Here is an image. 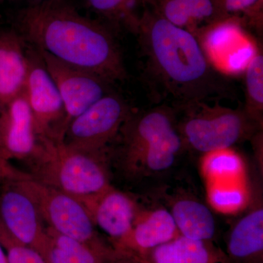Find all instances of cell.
I'll use <instances>...</instances> for the list:
<instances>
[{
	"instance_id": "6da1fadb",
	"label": "cell",
	"mask_w": 263,
	"mask_h": 263,
	"mask_svg": "<svg viewBox=\"0 0 263 263\" xmlns=\"http://www.w3.org/2000/svg\"><path fill=\"white\" fill-rule=\"evenodd\" d=\"M16 24L21 35L39 51L110 84L127 78L120 48L111 32L63 0L29 5L19 12Z\"/></svg>"
},
{
	"instance_id": "7a4b0ae2",
	"label": "cell",
	"mask_w": 263,
	"mask_h": 263,
	"mask_svg": "<svg viewBox=\"0 0 263 263\" xmlns=\"http://www.w3.org/2000/svg\"><path fill=\"white\" fill-rule=\"evenodd\" d=\"M138 34L148 68L164 89L184 105L224 95L228 88L193 32L175 26L155 10L138 17Z\"/></svg>"
},
{
	"instance_id": "3957f363",
	"label": "cell",
	"mask_w": 263,
	"mask_h": 263,
	"mask_svg": "<svg viewBox=\"0 0 263 263\" xmlns=\"http://www.w3.org/2000/svg\"><path fill=\"white\" fill-rule=\"evenodd\" d=\"M31 179L57 189L83 202L111 187L106 155L69 147L62 139L41 137L39 152L28 162Z\"/></svg>"
},
{
	"instance_id": "277c9868",
	"label": "cell",
	"mask_w": 263,
	"mask_h": 263,
	"mask_svg": "<svg viewBox=\"0 0 263 263\" xmlns=\"http://www.w3.org/2000/svg\"><path fill=\"white\" fill-rule=\"evenodd\" d=\"M181 124L179 133L183 142L197 152L212 153L228 149L248 138L258 125L245 110L197 103ZM191 107V106H190Z\"/></svg>"
},
{
	"instance_id": "5b68a950",
	"label": "cell",
	"mask_w": 263,
	"mask_h": 263,
	"mask_svg": "<svg viewBox=\"0 0 263 263\" xmlns=\"http://www.w3.org/2000/svg\"><path fill=\"white\" fill-rule=\"evenodd\" d=\"M16 181L34 200L48 228L89 245L104 243L89 210L80 200L30 177Z\"/></svg>"
},
{
	"instance_id": "8992f818",
	"label": "cell",
	"mask_w": 263,
	"mask_h": 263,
	"mask_svg": "<svg viewBox=\"0 0 263 263\" xmlns=\"http://www.w3.org/2000/svg\"><path fill=\"white\" fill-rule=\"evenodd\" d=\"M129 116L124 99L109 92L70 121L64 143L82 152L106 155L109 143L120 133Z\"/></svg>"
},
{
	"instance_id": "52a82bcc",
	"label": "cell",
	"mask_w": 263,
	"mask_h": 263,
	"mask_svg": "<svg viewBox=\"0 0 263 263\" xmlns=\"http://www.w3.org/2000/svg\"><path fill=\"white\" fill-rule=\"evenodd\" d=\"M29 71L24 92L41 137L63 140L66 114L56 84L49 75L39 51L27 48Z\"/></svg>"
},
{
	"instance_id": "ba28073f",
	"label": "cell",
	"mask_w": 263,
	"mask_h": 263,
	"mask_svg": "<svg viewBox=\"0 0 263 263\" xmlns=\"http://www.w3.org/2000/svg\"><path fill=\"white\" fill-rule=\"evenodd\" d=\"M37 51L63 102L65 131L72 119L110 92V83L92 72L57 60L46 52Z\"/></svg>"
},
{
	"instance_id": "9c48e42d",
	"label": "cell",
	"mask_w": 263,
	"mask_h": 263,
	"mask_svg": "<svg viewBox=\"0 0 263 263\" xmlns=\"http://www.w3.org/2000/svg\"><path fill=\"white\" fill-rule=\"evenodd\" d=\"M16 180L0 182V223L15 239L42 254L47 226L34 200Z\"/></svg>"
},
{
	"instance_id": "30bf717a",
	"label": "cell",
	"mask_w": 263,
	"mask_h": 263,
	"mask_svg": "<svg viewBox=\"0 0 263 263\" xmlns=\"http://www.w3.org/2000/svg\"><path fill=\"white\" fill-rule=\"evenodd\" d=\"M0 147L7 160L27 162L41 149V137L24 90L0 107Z\"/></svg>"
},
{
	"instance_id": "8fae6325",
	"label": "cell",
	"mask_w": 263,
	"mask_h": 263,
	"mask_svg": "<svg viewBox=\"0 0 263 263\" xmlns=\"http://www.w3.org/2000/svg\"><path fill=\"white\" fill-rule=\"evenodd\" d=\"M83 203L89 210L95 226L108 235L113 240L114 248L121 252L136 219L134 200L111 186L102 195Z\"/></svg>"
},
{
	"instance_id": "7c38bea8",
	"label": "cell",
	"mask_w": 263,
	"mask_h": 263,
	"mask_svg": "<svg viewBox=\"0 0 263 263\" xmlns=\"http://www.w3.org/2000/svg\"><path fill=\"white\" fill-rule=\"evenodd\" d=\"M175 128L173 114L167 108H156L129 116L120 130L124 136V163L127 169L146 147Z\"/></svg>"
},
{
	"instance_id": "4fadbf2b",
	"label": "cell",
	"mask_w": 263,
	"mask_h": 263,
	"mask_svg": "<svg viewBox=\"0 0 263 263\" xmlns=\"http://www.w3.org/2000/svg\"><path fill=\"white\" fill-rule=\"evenodd\" d=\"M28 71L25 40L14 29L0 30V107L23 92Z\"/></svg>"
},
{
	"instance_id": "5bb4252c",
	"label": "cell",
	"mask_w": 263,
	"mask_h": 263,
	"mask_svg": "<svg viewBox=\"0 0 263 263\" xmlns=\"http://www.w3.org/2000/svg\"><path fill=\"white\" fill-rule=\"evenodd\" d=\"M180 235L171 212L156 209L136 217L130 234L121 252L144 259L152 249L168 243Z\"/></svg>"
},
{
	"instance_id": "9a60e30c",
	"label": "cell",
	"mask_w": 263,
	"mask_h": 263,
	"mask_svg": "<svg viewBox=\"0 0 263 263\" xmlns=\"http://www.w3.org/2000/svg\"><path fill=\"white\" fill-rule=\"evenodd\" d=\"M46 234V245L41 254L46 263H101L127 255L105 243L89 245L48 227Z\"/></svg>"
},
{
	"instance_id": "2e32d148",
	"label": "cell",
	"mask_w": 263,
	"mask_h": 263,
	"mask_svg": "<svg viewBox=\"0 0 263 263\" xmlns=\"http://www.w3.org/2000/svg\"><path fill=\"white\" fill-rule=\"evenodd\" d=\"M144 259L149 263H233L212 240L189 239L181 235L152 249Z\"/></svg>"
},
{
	"instance_id": "e0dca14e",
	"label": "cell",
	"mask_w": 263,
	"mask_h": 263,
	"mask_svg": "<svg viewBox=\"0 0 263 263\" xmlns=\"http://www.w3.org/2000/svg\"><path fill=\"white\" fill-rule=\"evenodd\" d=\"M228 252L233 262L262 263V209L249 212L237 222L228 238Z\"/></svg>"
},
{
	"instance_id": "ac0fdd59",
	"label": "cell",
	"mask_w": 263,
	"mask_h": 263,
	"mask_svg": "<svg viewBox=\"0 0 263 263\" xmlns=\"http://www.w3.org/2000/svg\"><path fill=\"white\" fill-rule=\"evenodd\" d=\"M169 212L181 236L199 240H212L214 238L215 219L210 209L201 202L195 199H179L174 202Z\"/></svg>"
},
{
	"instance_id": "d6986e66",
	"label": "cell",
	"mask_w": 263,
	"mask_h": 263,
	"mask_svg": "<svg viewBox=\"0 0 263 263\" xmlns=\"http://www.w3.org/2000/svg\"><path fill=\"white\" fill-rule=\"evenodd\" d=\"M183 144L179 129L175 128L160 141L146 147L127 170L130 172L142 171L148 174L167 171L174 165Z\"/></svg>"
},
{
	"instance_id": "ffe728a7",
	"label": "cell",
	"mask_w": 263,
	"mask_h": 263,
	"mask_svg": "<svg viewBox=\"0 0 263 263\" xmlns=\"http://www.w3.org/2000/svg\"><path fill=\"white\" fill-rule=\"evenodd\" d=\"M245 40L239 25L228 18L212 24L200 42L209 60L219 67L230 52Z\"/></svg>"
},
{
	"instance_id": "44dd1931",
	"label": "cell",
	"mask_w": 263,
	"mask_h": 263,
	"mask_svg": "<svg viewBox=\"0 0 263 263\" xmlns=\"http://www.w3.org/2000/svg\"><path fill=\"white\" fill-rule=\"evenodd\" d=\"M246 108L245 110L258 125L263 110V57L257 52L245 70Z\"/></svg>"
},
{
	"instance_id": "7402d4cb",
	"label": "cell",
	"mask_w": 263,
	"mask_h": 263,
	"mask_svg": "<svg viewBox=\"0 0 263 263\" xmlns=\"http://www.w3.org/2000/svg\"><path fill=\"white\" fill-rule=\"evenodd\" d=\"M152 0H87L91 8L112 23L123 22L134 31L138 17L133 12L138 3H151Z\"/></svg>"
},
{
	"instance_id": "603a6c76",
	"label": "cell",
	"mask_w": 263,
	"mask_h": 263,
	"mask_svg": "<svg viewBox=\"0 0 263 263\" xmlns=\"http://www.w3.org/2000/svg\"><path fill=\"white\" fill-rule=\"evenodd\" d=\"M0 243L6 252L9 263H46L39 252L13 238L1 223Z\"/></svg>"
},
{
	"instance_id": "cb8c5ba5",
	"label": "cell",
	"mask_w": 263,
	"mask_h": 263,
	"mask_svg": "<svg viewBox=\"0 0 263 263\" xmlns=\"http://www.w3.org/2000/svg\"><path fill=\"white\" fill-rule=\"evenodd\" d=\"M216 5L224 19L236 13H243L260 25L262 22L263 0H215Z\"/></svg>"
},
{
	"instance_id": "d4e9b609",
	"label": "cell",
	"mask_w": 263,
	"mask_h": 263,
	"mask_svg": "<svg viewBox=\"0 0 263 263\" xmlns=\"http://www.w3.org/2000/svg\"><path fill=\"white\" fill-rule=\"evenodd\" d=\"M197 24L216 23L226 20L221 14L215 0H178Z\"/></svg>"
},
{
	"instance_id": "484cf974",
	"label": "cell",
	"mask_w": 263,
	"mask_h": 263,
	"mask_svg": "<svg viewBox=\"0 0 263 263\" xmlns=\"http://www.w3.org/2000/svg\"><path fill=\"white\" fill-rule=\"evenodd\" d=\"M257 53L254 43L246 39L238 47L230 52L219 67L230 73H239L245 71L249 62Z\"/></svg>"
},
{
	"instance_id": "4316f807",
	"label": "cell",
	"mask_w": 263,
	"mask_h": 263,
	"mask_svg": "<svg viewBox=\"0 0 263 263\" xmlns=\"http://www.w3.org/2000/svg\"><path fill=\"white\" fill-rule=\"evenodd\" d=\"M226 150V149H224ZM224 150L210 153L206 162L208 172L218 177H226L236 174L240 167V160L236 155Z\"/></svg>"
},
{
	"instance_id": "83f0119b",
	"label": "cell",
	"mask_w": 263,
	"mask_h": 263,
	"mask_svg": "<svg viewBox=\"0 0 263 263\" xmlns=\"http://www.w3.org/2000/svg\"><path fill=\"white\" fill-rule=\"evenodd\" d=\"M213 203L222 209H233L243 202V195L238 189L216 186L211 193Z\"/></svg>"
},
{
	"instance_id": "f1b7e54d",
	"label": "cell",
	"mask_w": 263,
	"mask_h": 263,
	"mask_svg": "<svg viewBox=\"0 0 263 263\" xmlns=\"http://www.w3.org/2000/svg\"><path fill=\"white\" fill-rule=\"evenodd\" d=\"M28 177H30L28 173L15 168L14 166L10 164V161L5 158L0 147V182L8 180L22 179Z\"/></svg>"
},
{
	"instance_id": "f546056e",
	"label": "cell",
	"mask_w": 263,
	"mask_h": 263,
	"mask_svg": "<svg viewBox=\"0 0 263 263\" xmlns=\"http://www.w3.org/2000/svg\"><path fill=\"white\" fill-rule=\"evenodd\" d=\"M142 259L131 255H124L118 258L101 263H140Z\"/></svg>"
},
{
	"instance_id": "4dcf8cb0",
	"label": "cell",
	"mask_w": 263,
	"mask_h": 263,
	"mask_svg": "<svg viewBox=\"0 0 263 263\" xmlns=\"http://www.w3.org/2000/svg\"><path fill=\"white\" fill-rule=\"evenodd\" d=\"M0 263H9L8 262V257H7L6 252L4 248L0 243Z\"/></svg>"
},
{
	"instance_id": "1f68e13d",
	"label": "cell",
	"mask_w": 263,
	"mask_h": 263,
	"mask_svg": "<svg viewBox=\"0 0 263 263\" xmlns=\"http://www.w3.org/2000/svg\"><path fill=\"white\" fill-rule=\"evenodd\" d=\"M140 263H149L148 262H147L146 260H144V259H141V262Z\"/></svg>"
},
{
	"instance_id": "d6a6232c",
	"label": "cell",
	"mask_w": 263,
	"mask_h": 263,
	"mask_svg": "<svg viewBox=\"0 0 263 263\" xmlns=\"http://www.w3.org/2000/svg\"><path fill=\"white\" fill-rule=\"evenodd\" d=\"M38 1H45V0H38Z\"/></svg>"
},
{
	"instance_id": "836d02e7",
	"label": "cell",
	"mask_w": 263,
	"mask_h": 263,
	"mask_svg": "<svg viewBox=\"0 0 263 263\" xmlns=\"http://www.w3.org/2000/svg\"><path fill=\"white\" fill-rule=\"evenodd\" d=\"M0 1H5V0H0Z\"/></svg>"
}]
</instances>
